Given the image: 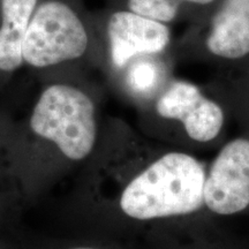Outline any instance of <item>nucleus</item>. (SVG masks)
<instances>
[{
	"mask_svg": "<svg viewBox=\"0 0 249 249\" xmlns=\"http://www.w3.org/2000/svg\"><path fill=\"white\" fill-rule=\"evenodd\" d=\"M39 81L42 88L27 119L17 124L9 117L8 156L37 144L65 160H85L98 148L102 136L95 86L88 75Z\"/></svg>",
	"mask_w": 249,
	"mask_h": 249,
	"instance_id": "f257e3e1",
	"label": "nucleus"
},
{
	"mask_svg": "<svg viewBox=\"0 0 249 249\" xmlns=\"http://www.w3.org/2000/svg\"><path fill=\"white\" fill-rule=\"evenodd\" d=\"M150 249H247V245L222 219L204 213L152 226Z\"/></svg>",
	"mask_w": 249,
	"mask_h": 249,
	"instance_id": "6e6552de",
	"label": "nucleus"
},
{
	"mask_svg": "<svg viewBox=\"0 0 249 249\" xmlns=\"http://www.w3.org/2000/svg\"><path fill=\"white\" fill-rule=\"evenodd\" d=\"M7 127H8V114L5 110H0V171L2 164L8 163V152H7ZM4 208V203L1 202L0 196V213Z\"/></svg>",
	"mask_w": 249,
	"mask_h": 249,
	"instance_id": "4468645a",
	"label": "nucleus"
},
{
	"mask_svg": "<svg viewBox=\"0 0 249 249\" xmlns=\"http://www.w3.org/2000/svg\"><path fill=\"white\" fill-rule=\"evenodd\" d=\"M143 129L171 148L192 152L219 149L227 138L226 108L207 87L174 76L160 95L140 108Z\"/></svg>",
	"mask_w": 249,
	"mask_h": 249,
	"instance_id": "20e7f679",
	"label": "nucleus"
},
{
	"mask_svg": "<svg viewBox=\"0 0 249 249\" xmlns=\"http://www.w3.org/2000/svg\"><path fill=\"white\" fill-rule=\"evenodd\" d=\"M107 6L124 9L170 27L185 21L191 23V15L178 0H107Z\"/></svg>",
	"mask_w": 249,
	"mask_h": 249,
	"instance_id": "f8f14e48",
	"label": "nucleus"
},
{
	"mask_svg": "<svg viewBox=\"0 0 249 249\" xmlns=\"http://www.w3.org/2000/svg\"><path fill=\"white\" fill-rule=\"evenodd\" d=\"M39 0H0V91L23 68L22 48Z\"/></svg>",
	"mask_w": 249,
	"mask_h": 249,
	"instance_id": "9d476101",
	"label": "nucleus"
},
{
	"mask_svg": "<svg viewBox=\"0 0 249 249\" xmlns=\"http://www.w3.org/2000/svg\"><path fill=\"white\" fill-rule=\"evenodd\" d=\"M204 207L222 220L249 217V132L227 139L208 164Z\"/></svg>",
	"mask_w": 249,
	"mask_h": 249,
	"instance_id": "0eeeda50",
	"label": "nucleus"
},
{
	"mask_svg": "<svg viewBox=\"0 0 249 249\" xmlns=\"http://www.w3.org/2000/svg\"><path fill=\"white\" fill-rule=\"evenodd\" d=\"M139 170L124 187L119 208L129 219L158 224L207 213L208 164L194 154L165 144L138 142Z\"/></svg>",
	"mask_w": 249,
	"mask_h": 249,
	"instance_id": "f03ea898",
	"label": "nucleus"
},
{
	"mask_svg": "<svg viewBox=\"0 0 249 249\" xmlns=\"http://www.w3.org/2000/svg\"><path fill=\"white\" fill-rule=\"evenodd\" d=\"M23 68L38 80L105 75V52L95 12L85 0H39L24 37Z\"/></svg>",
	"mask_w": 249,
	"mask_h": 249,
	"instance_id": "7ed1b4c3",
	"label": "nucleus"
},
{
	"mask_svg": "<svg viewBox=\"0 0 249 249\" xmlns=\"http://www.w3.org/2000/svg\"><path fill=\"white\" fill-rule=\"evenodd\" d=\"M245 240H246V245H247V249H249V236L245 238Z\"/></svg>",
	"mask_w": 249,
	"mask_h": 249,
	"instance_id": "dca6fc26",
	"label": "nucleus"
},
{
	"mask_svg": "<svg viewBox=\"0 0 249 249\" xmlns=\"http://www.w3.org/2000/svg\"><path fill=\"white\" fill-rule=\"evenodd\" d=\"M95 18L104 46L107 80L130 59L166 53L173 45L172 30L167 24L110 6L95 11Z\"/></svg>",
	"mask_w": 249,
	"mask_h": 249,
	"instance_id": "423d86ee",
	"label": "nucleus"
},
{
	"mask_svg": "<svg viewBox=\"0 0 249 249\" xmlns=\"http://www.w3.org/2000/svg\"><path fill=\"white\" fill-rule=\"evenodd\" d=\"M171 54L177 64L198 62L217 71L249 60V0H219L174 39Z\"/></svg>",
	"mask_w": 249,
	"mask_h": 249,
	"instance_id": "39448f33",
	"label": "nucleus"
},
{
	"mask_svg": "<svg viewBox=\"0 0 249 249\" xmlns=\"http://www.w3.org/2000/svg\"><path fill=\"white\" fill-rule=\"evenodd\" d=\"M176 65L171 51L139 55L112 74L107 82L140 110L150 104L173 79Z\"/></svg>",
	"mask_w": 249,
	"mask_h": 249,
	"instance_id": "1a4fd4ad",
	"label": "nucleus"
},
{
	"mask_svg": "<svg viewBox=\"0 0 249 249\" xmlns=\"http://www.w3.org/2000/svg\"><path fill=\"white\" fill-rule=\"evenodd\" d=\"M205 87L224 105L240 132H249V60L217 71Z\"/></svg>",
	"mask_w": 249,
	"mask_h": 249,
	"instance_id": "9b49d317",
	"label": "nucleus"
},
{
	"mask_svg": "<svg viewBox=\"0 0 249 249\" xmlns=\"http://www.w3.org/2000/svg\"><path fill=\"white\" fill-rule=\"evenodd\" d=\"M178 1L188 11L191 15V23H195L207 17L219 0H178Z\"/></svg>",
	"mask_w": 249,
	"mask_h": 249,
	"instance_id": "ddd939ff",
	"label": "nucleus"
},
{
	"mask_svg": "<svg viewBox=\"0 0 249 249\" xmlns=\"http://www.w3.org/2000/svg\"><path fill=\"white\" fill-rule=\"evenodd\" d=\"M71 249H96V248H92V247H74V248H71Z\"/></svg>",
	"mask_w": 249,
	"mask_h": 249,
	"instance_id": "2eb2a0df",
	"label": "nucleus"
}]
</instances>
